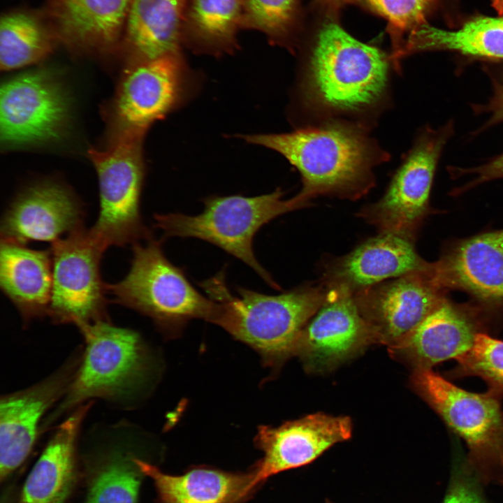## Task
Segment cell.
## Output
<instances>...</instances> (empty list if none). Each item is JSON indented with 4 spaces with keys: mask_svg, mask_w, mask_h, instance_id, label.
Instances as JSON below:
<instances>
[{
    "mask_svg": "<svg viewBox=\"0 0 503 503\" xmlns=\"http://www.w3.org/2000/svg\"><path fill=\"white\" fill-rule=\"evenodd\" d=\"M52 287L48 316L77 327L110 321L101 276L105 249L85 228L52 243Z\"/></svg>",
    "mask_w": 503,
    "mask_h": 503,
    "instance_id": "11",
    "label": "cell"
},
{
    "mask_svg": "<svg viewBox=\"0 0 503 503\" xmlns=\"http://www.w3.org/2000/svg\"><path fill=\"white\" fill-rule=\"evenodd\" d=\"M453 50L465 55L503 59V16L478 17L458 30L449 31L425 23L411 30L394 57L426 50Z\"/></svg>",
    "mask_w": 503,
    "mask_h": 503,
    "instance_id": "24",
    "label": "cell"
},
{
    "mask_svg": "<svg viewBox=\"0 0 503 503\" xmlns=\"http://www.w3.org/2000/svg\"><path fill=\"white\" fill-rule=\"evenodd\" d=\"M144 136L115 132L104 148L90 149L99 187V213L89 234L105 249L152 238L140 212L145 167Z\"/></svg>",
    "mask_w": 503,
    "mask_h": 503,
    "instance_id": "7",
    "label": "cell"
},
{
    "mask_svg": "<svg viewBox=\"0 0 503 503\" xmlns=\"http://www.w3.org/2000/svg\"><path fill=\"white\" fill-rule=\"evenodd\" d=\"M300 16L298 0H245L241 28L259 31L272 43L291 47Z\"/></svg>",
    "mask_w": 503,
    "mask_h": 503,
    "instance_id": "30",
    "label": "cell"
},
{
    "mask_svg": "<svg viewBox=\"0 0 503 503\" xmlns=\"http://www.w3.org/2000/svg\"><path fill=\"white\" fill-rule=\"evenodd\" d=\"M198 85L180 52L140 60L124 73L112 105L115 132L145 136L195 94Z\"/></svg>",
    "mask_w": 503,
    "mask_h": 503,
    "instance_id": "10",
    "label": "cell"
},
{
    "mask_svg": "<svg viewBox=\"0 0 503 503\" xmlns=\"http://www.w3.org/2000/svg\"><path fill=\"white\" fill-rule=\"evenodd\" d=\"M131 265L125 277L106 284L115 302L150 317L161 330L173 332L192 319L214 323L219 303L201 294L180 268L165 256L161 240L152 237L132 245Z\"/></svg>",
    "mask_w": 503,
    "mask_h": 503,
    "instance_id": "6",
    "label": "cell"
},
{
    "mask_svg": "<svg viewBox=\"0 0 503 503\" xmlns=\"http://www.w3.org/2000/svg\"><path fill=\"white\" fill-rule=\"evenodd\" d=\"M80 346L51 374L21 391L1 397L0 479L6 480L27 459L48 411L63 398L80 365Z\"/></svg>",
    "mask_w": 503,
    "mask_h": 503,
    "instance_id": "13",
    "label": "cell"
},
{
    "mask_svg": "<svg viewBox=\"0 0 503 503\" xmlns=\"http://www.w3.org/2000/svg\"><path fill=\"white\" fill-rule=\"evenodd\" d=\"M131 0H61L62 29L72 42L87 47L112 45L127 18Z\"/></svg>",
    "mask_w": 503,
    "mask_h": 503,
    "instance_id": "27",
    "label": "cell"
},
{
    "mask_svg": "<svg viewBox=\"0 0 503 503\" xmlns=\"http://www.w3.org/2000/svg\"><path fill=\"white\" fill-rule=\"evenodd\" d=\"M453 123L425 129L393 175L384 196L358 213L379 233L402 236L414 242L430 212V196L442 150L453 133Z\"/></svg>",
    "mask_w": 503,
    "mask_h": 503,
    "instance_id": "9",
    "label": "cell"
},
{
    "mask_svg": "<svg viewBox=\"0 0 503 503\" xmlns=\"http://www.w3.org/2000/svg\"><path fill=\"white\" fill-rule=\"evenodd\" d=\"M493 6L500 16H503V0H493Z\"/></svg>",
    "mask_w": 503,
    "mask_h": 503,
    "instance_id": "37",
    "label": "cell"
},
{
    "mask_svg": "<svg viewBox=\"0 0 503 503\" xmlns=\"http://www.w3.org/2000/svg\"><path fill=\"white\" fill-rule=\"evenodd\" d=\"M142 475L135 457L126 451H110L94 470L86 503H137Z\"/></svg>",
    "mask_w": 503,
    "mask_h": 503,
    "instance_id": "29",
    "label": "cell"
},
{
    "mask_svg": "<svg viewBox=\"0 0 503 503\" xmlns=\"http://www.w3.org/2000/svg\"><path fill=\"white\" fill-rule=\"evenodd\" d=\"M430 263L417 254L414 242L379 233L353 251L332 261L320 283L326 289H343L352 295L383 282L426 269Z\"/></svg>",
    "mask_w": 503,
    "mask_h": 503,
    "instance_id": "20",
    "label": "cell"
},
{
    "mask_svg": "<svg viewBox=\"0 0 503 503\" xmlns=\"http://www.w3.org/2000/svg\"><path fill=\"white\" fill-rule=\"evenodd\" d=\"M70 113L66 91L54 76L45 71L18 75L1 87V143L18 147L56 141Z\"/></svg>",
    "mask_w": 503,
    "mask_h": 503,
    "instance_id": "12",
    "label": "cell"
},
{
    "mask_svg": "<svg viewBox=\"0 0 503 503\" xmlns=\"http://www.w3.org/2000/svg\"><path fill=\"white\" fill-rule=\"evenodd\" d=\"M326 299L303 328L294 356L307 372H328L374 344L353 296L343 289H326Z\"/></svg>",
    "mask_w": 503,
    "mask_h": 503,
    "instance_id": "15",
    "label": "cell"
},
{
    "mask_svg": "<svg viewBox=\"0 0 503 503\" xmlns=\"http://www.w3.org/2000/svg\"><path fill=\"white\" fill-rule=\"evenodd\" d=\"M388 85L389 59L385 53L330 21L316 35L297 92L303 108L334 122V117L357 119L378 112L387 98Z\"/></svg>",
    "mask_w": 503,
    "mask_h": 503,
    "instance_id": "1",
    "label": "cell"
},
{
    "mask_svg": "<svg viewBox=\"0 0 503 503\" xmlns=\"http://www.w3.org/2000/svg\"><path fill=\"white\" fill-rule=\"evenodd\" d=\"M488 329L477 307L444 298L411 332L388 349L393 358L412 370L432 369L467 352L476 335Z\"/></svg>",
    "mask_w": 503,
    "mask_h": 503,
    "instance_id": "19",
    "label": "cell"
},
{
    "mask_svg": "<svg viewBox=\"0 0 503 503\" xmlns=\"http://www.w3.org/2000/svg\"><path fill=\"white\" fill-rule=\"evenodd\" d=\"M457 365L447 374L451 379L477 376L488 390L503 398V341L479 333L472 348L458 358Z\"/></svg>",
    "mask_w": 503,
    "mask_h": 503,
    "instance_id": "31",
    "label": "cell"
},
{
    "mask_svg": "<svg viewBox=\"0 0 503 503\" xmlns=\"http://www.w3.org/2000/svg\"><path fill=\"white\" fill-rule=\"evenodd\" d=\"M414 391L465 442L469 460L485 478L503 480L502 398L476 393L451 384L432 369L412 370Z\"/></svg>",
    "mask_w": 503,
    "mask_h": 503,
    "instance_id": "8",
    "label": "cell"
},
{
    "mask_svg": "<svg viewBox=\"0 0 503 503\" xmlns=\"http://www.w3.org/2000/svg\"><path fill=\"white\" fill-rule=\"evenodd\" d=\"M433 0H364L367 6L385 17L393 29L413 30L425 24V13Z\"/></svg>",
    "mask_w": 503,
    "mask_h": 503,
    "instance_id": "32",
    "label": "cell"
},
{
    "mask_svg": "<svg viewBox=\"0 0 503 503\" xmlns=\"http://www.w3.org/2000/svg\"><path fill=\"white\" fill-rule=\"evenodd\" d=\"M245 0H190L183 20L182 41L194 50L214 55L238 48Z\"/></svg>",
    "mask_w": 503,
    "mask_h": 503,
    "instance_id": "26",
    "label": "cell"
},
{
    "mask_svg": "<svg viewBox=\"0 0 503 503\" xmlns=\"http://www.w3.org/2000/svg\"><path fill=\"white\" fill-rule=\"evenodd\" d=\"M442 503H486L475 483L469 477H453Z\"/></svg>",
    "mask_w": 503,
    "mask_h": 503,
    "instance_id": "34",
    "label": "cell"
},
{
    "mask_svg": "<svg viewBox=\"0 0 503 503\" xmlns=\"http://www.w3.org/2000/svg\"><path fill=\"white\" fill-rule=\"evenodd\" d=\"M451 174L454 177L470 175L472 178L465 184L455 189L453 195H458L484 182L503 177V153L479 166L469 168H451Z\"/></svg>",
    "mask_w": 503,
    "mask_h": 503,
    "instance_id": "33",
    "label": "cell"
},
{
    "mask_svg": "<svg viewBox=\"0 0 503 503\" xmlns=\"http://www.w3.org/2000/svg\"><path fill=\"white\" fill-rule=\"evenodd\" d=\"M186 0H131L129 39L140 60L180 52Z\"/></svg>",
    "mask_w": 503,
    "mask_h": 503,
    "instance_id": "25",
    "label": "cell"
},
{
    "mask_svg": "<svg viewBox=\"0 0 503 503\" xmlns=\"http://www.w3.org/2000/svg\"><path fill=\"white\" fill-rule=\"evenodd\" d=\"M135 462L154 483L155 503H247L263 484L253 465L247 472L198 465L172 475L139 458Z\"/></svg>",
    "mask_w": 503,
    "mask_h": 503,
    "instance_id": "21",
    "label": "cell"
},
{
    "mask_svg": "<svg viewBox=\"0 0 503 503\" xmlns=\"http://www.w3.org/2000/svg\"><path fill=\"white\" fill-rule=\"evenodd\" d=\"M0 286L24 323L48 315L52 287L50 250L1 240Z\"/></svg>",
    "mask_w": 503,
    "mask_h": 503,
    "instance_id": "23",
    "label": "cell"
},
{
    "mask_svg": "<svg viewBox=\"0 0 503 503\" xmlns=\"http://www.w3.org/2000/svg\"><path fill=\"white\" fill-rule=\"evenodd\" d=\"M354 0H314L321 10L330 18L334 20L341 9Z\"/></svg>",
    "mask_w": 503,
    "mask_h": 503,
    "instance_id": "36",
    "label": "cell"
},
{
    "mask_svg": "<svg viewBox=\"0 0 503 503\" xmlns=\"http://www.w3.org/2000/svg\"><path fill=\"white\" fill-rule=\"evenodd\" d=\"M493 94L485 105H474L476 112H487L490 118L481 127L482 131L503 122V83L493 78Z\"/></svg>",
    "mask_w": 503,
    "mask_h": 503,
    "instance_id": "35",
    "label": "cell"
},
{
    "mask_svg": "<svg viewBox=\"0 0 503 503\" xmlns=\"http://www.w3.org/2000/svg\"><path fill=\"white\" fill-rule=\"evenodd\" d=\"M279 188L256 196H213L204 201L203 211L196 215L156 214L154 226L164 238H195L208 242L252 268L270 286L277 284L257 261L254 238L259 229L276 217L307 206L296 196L284 199Z\"/></svg>",
    "mask_w": 503,
    "mask_h": 503,
    "instance_id": "5",
    "label": "cell"
},
{
    "mask_svg": "<svg viewBox=\"0 0 503 503\" xmlns=\"http://www.w3.org/2000/svg\"><path fill=\"white\" fill-rule=\"evenodd\" d=\"M93 401L72 411L56 428L24 483L18 503H65L75 479L77 445Z\"/></svg>",
    "mask_w": 503,
    "mask_h": 503,
    "instance_id": "22",
    "label": "cell"
},
{
    "mask_svg": "<svg viewBox=\"0 0 503 503\" xmlns=\"http://www.w3.org/2000/svg\"><path fill=\"white\" fill-rule=\"evenodd\" d=\"M78 328L84 340L80 365L63 398L45 418L41 432L93 398L129 405L146 379L148 353L137 332L110 321Z\"/></svg>",
    "mask_w": 503,
    "mask_h": 503,
    "instance_id": "4",
    "label": "cell"
},
{
    "mask_svg": "<svg viewBox=\"0 0 503 503\" xmlns=\"http://www.w3.org/2000/svg\"><path fill=\"white\" fill-rule=\"evenodd\" d=\"M351 418L315 413L278 427L262 425L255 437L263 456L253 466L261 483L283 471L310 463L333 445L349 439Z\"/></svg>",
    "mask_w": 503,
    "mask_h": 503,
    "instance_id": "18",
    "label": "cell"
},
{
    "mask_svg": "<svg viewBox=\"0 0 503 503\" xmlns=\"http://www.w3.org/2000/svg\"><path fill=\"white\" fill-rule=\"evenodd\" d=\"M431 268L442 290L473 297L489 326L503 314V230L454 242Z\"/></svg>",
    "mask_w": 503,
    "mask_h": 503,
    "instance_id": "16",
    "label": "cell"
},
{
    "mask_svg": "<svg viewBox=\"0 0 503 503\" xmlns=\"http://www.w3.org/2000/svg\"><path fill=\"white\" fill-rule=\"evenodd\" d=\"M416 270L353 294L374 344L389 347L411 332L445 298L431 269Z\"/></svg>",
    "mask_w": 503,
    "mask_h": 503,
    "instance_id": "14",
    "label": "cell"
},
{
    "mask_svg": "<svg viewBox=\"0 0 503 503\" xmlns=\"http://www.w3.org/2000/svg\"><path fill=\"white\" fill-rule=\"evenodd\" d=\"M201 286L219 302L214 323L255 349L269 366H278L294 356L303 328L327 293L320 283L274 296L238 287L235 296L228 291L223 273Z\"/></svg>",
    "mask_w": 503,
    "mask_h": 503,
    "instance_id": "3",
    "label": "cell"
},
{
    "mask_svg": "<svg viewBox=\"0 0 503 503\" xmlns=\"http://www.w3.org/2000/svg\"><path fill=\"white\" fill-rule=\"evenodd\" d=\"M52 50L51 39L39 21L24 13H12L1 17L0 64L3 71H12L34 64Z\"/></svg>",
    "mask_w": 503,
    "mask_h": 503,
    "instance_id": "28",
    "label": "cell"
},
{
    "mask_svg": "<svg viewBox=\"0 0 503 503\" xmlns=\"http://www.w3.org/2000/svg\"><path fill=\"white\" fill-rule=\"evenodd\" d=\"M82 203L66 185L43 181L27 187L10 204L1 222V240L53 243L85 228Z\"/></svg>",
    "mask_w": 503,
    "mask_h": 503,
    "instance_id": "17",
    "label": "cell"
},
{
    "mask_svg": "<svg viewBox=\"0 0 503 503\" xmlns=\"http://www.w3.org/2000/svg\"><path fill=\"white\" fill-rule=\"evenodd\" d=\"M361 126L325 122L284 133L242 135L283 156L300 173L296 195L305 204L320 196L358 199L375 184L373 168L389 157Z\"/></svg>",
    "mask_w": 503,
    "mask_h": 503,
    "instance_id": "2",
    "label": "cell"
}]
</instances>
